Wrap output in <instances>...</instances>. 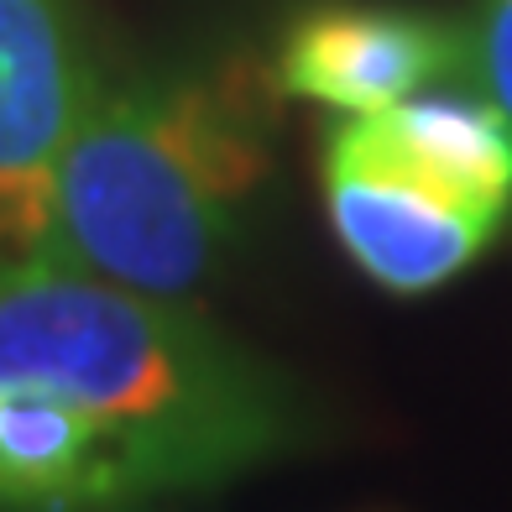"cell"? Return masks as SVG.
I'll list each match as a JSON object with an SVG mask.
<instances>
[{
    "label": "cell",
    "instance_id": "cell-1",
    "mask_svg": "<svg viewBox=\"0 0 512 512\" xmlns=\"http://www.w3.org/2000/svg\"><path fill=\"white\" fill-rule=\"evenodd\" d=\"M0 382L100 418L147 497L236 481L304 439V403L272 361L183 298L63 262H0Z\"/></svg>",
    "mask_w": 512,
    "mask_h": 512
},
{
    "label": "cell",
    "instance_id": "cell-4",
    "mask_svg": "<svg viewBox=\"0 0 512 512\" xmlns=\"http://www.w3.org/2000/svg\"><path fill=\"white\" fill-rule=\"evenodd\" d=\"M68 0H0V262H48L58 168L100 95Z\"/></svg>",
    "mask_w": 512,
    "mask_h": 512
},
{
    "label": "cell",
    "instance_id": "cell-6",
    "mask_svg": "<svg viewBox=\"0 0 512 512\" xmlns=\"http://www.w3.org/2000/svg\"><path fill=\"white\" fill-rule=\"evenodd\" d=\"M142 497L100 418L63 392L0 382V512H115Z\"/></svg>",
    "mask_w": 512,
    "mask_h": 512
},
{
    "label": "cell",
    "instance_id": "cell-8",
    "mask_svg": "<svg viewBox=\"0 0 512 512\" xmlns=\"http://www.w3.org/2000/svg\"><path fill=\"white\" fill-rule=\"evenodd\" d=\"M115 512H126V507H115Z\"/></svg>",
    "mask_w": 512,
    "mask_h": 512
},
{
    "label": "cell",
    "instance_id": "cell-3",
    "mask_svg": "<svg viewBox=\"0 0 512 512\" xmlns=\"http://www.w3.org/2000/svg\"><path fill=\"white\" fill-rule=\"evenodd\" d=\"M324 204L345 256L387 293H434L512 209V142L486 100L408 95L324 142Z\"/></svg>",
    "mask_w": 512,
    "mask_h": 512
},
{
    "label": "cell",
    "instance_id": "cell-2",
    "mask_svg": "<svg viewBox=\"0 0 512 512\" xmlns=\"http://www.w3.org/2000/svg\"><path fill=\"white\" fill-rule=\"evenodd\" d=\"M272 162V84L251 63L100 84L58 168L48 262L189 298L236 251Z\"/></svg>",
    "mask_w": 512,
    "mask_h": 512
},
{
    "label": "cell",
    "instance_id": "cell-5",
    "mask_svg": "<svg viewBox=\"0 0 512 512\" xmlns=\"http://www.w3.org/2000/svg\"><path fill=\"white\" fill-rule=\"evenodd\" d=\"M465 68V37L403 11H319L288 37L277 89L345 115L387 110Z\"/></svg>",
    "mask_w": 512,
    "mask_h": 512
},
{
    "label": "cell",
    "instance_id": "cell-7",
    "mask_svg": "<svg viewBox=\"0 0 512 512\" xmlns=\"http://www.w3.org/2000/svg\"><path fill=\"white\" fill-rule=\"evenodd\" d=\"M465 74L476 79V95L492 105L512 142V0H492L481 27L465 37Z\"/></svg>",
    "mask_w": 512,
    "mask_h": 512
}]
</instances>
